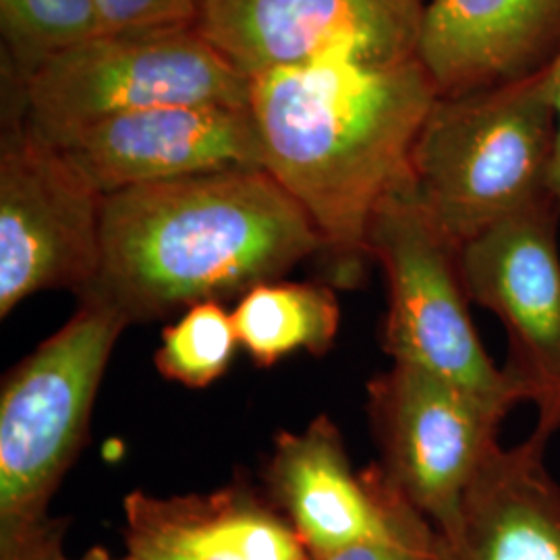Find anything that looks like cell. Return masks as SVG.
<instances>
[{
  "label": "cell",
  "instance_id": "cell-1",
  "mask_svg": "<svg viewBox=\"0 0 560 560\" xmlns=\"http://www.w3.org/2000/svg\"><path fill=\"white\" fill-rule=\"evenodd\" d=\"M439 92L420 59L318 60L249 80L264 168L314 222L337 287H358L378 208L407 189Z\"/></svg>",
  "mask_w": 560,
  "mask_h": 560
},
{
  "label": "cell",
  "instance_id": "cell-2",
  "mask_svg": "<svg viewBox=\"0 0 560 560\" xmlns=\"http://www.w3.org/2000/svg\"><path fill=\"white\" fill-rule=\"evenodd\" d=\"M322 254V240L264 168H235L104 196L101 261L80 301L161 320L243 298Z\"/></svg>",
  "mask_w": 560,
  "mask_h": 560
},
{
  "label": "cell",
  "instance_id": "cell-3",
  "mask_svg": "<svg viewBox=\"0 0 560 560\" xmlns=\"http://www.w3.org/2000/svg\"><path fill=\"white\" fill-rule=\"evenodd\" d=\"M557 152L555 65L523 80L439 96L413 148V196L463 247L490 226L557 198Z\"/></svg>",
  "mask_w": 560,
  "mask_h": 560
},
{
  "label": "cell",
  "instance_id": "cell-4",
  "mask_svg": "<svg viewBox=\"0 0 560 560\" xmlns=\"http://www.w3.org/2000/svg\"><path fill=\"white\" fill-rule=\"evenodd\" d=\"M4 104L57 145L115 115L166 104H249V81L196 25L102 32L48 60L23 85L2 78Z\"/></svg>",
  "mask_w": 560,
  "mask_h": 560
},
{
  "label": "cell",
  "instance_id": "cell-5",
  "mask_svg": "<svg viewBox=\"0 0 560 560\" xmlns=\"http://www.w3.org/2000/svg\"><path fill=\"white\" fill-rule=\"evenodd\" d=\"M129 324L80 301L65 326L7 372L0 388V541L48 517V504L88 439L104 372Z\"/></svg>",
  "mask_w": 560,
  "mask_h": 560
},
{
  "label": "cell",
  "instance_id": "cell-6",
  "mask_svg": "<svg viewBox=\"0 0 560 560\" xmlns=\"http://www.w3.org/2000/svg\"><path fill=\"white\" fill-rule=\"evenodd\" d=\"M411 185L382 203L368 231L388 293L382 347L393 363L441 376L509 416L520 400L471 320L460 247L430 221Z\"/></svg>",
  "mask_w": 560,
  "mask_h": 560
},
{
  "label": "cell",
  "instance_id": "cell-7",
  "mask_svg": "<svg viewBox=\"0 0 560 560\" xmlns=\"http://www.w3.org/2000/svg\"><path fill=\"white\" fill-rule=\"evenodd\" d=\"M0 138V316L42 291L80 298L101 261L104 196L15 110Z\"/></svg>",
  "mask_w": 560,
  "mask_h": 560
},
{
  "label": "cell",
  "instance_id": "cell-8",
  "mask_svg": "<svg viewBox=\"0 0 560 560\" xmlns=\"http://www.w3.org/2000/svg\"><path fill=\"white\" fill-rule=\"evenodd\" d=\"M560 203L541 201L460 247L469 300L506 332L502 374L536 409L534 441L560 432Z\"/></svg>",
  "mask_w": 560,
  "mask_h": 560
},
{
  "label": "cell",
  "instance_id": "cell-9",
  "mask_svg": "<svg viewBox=\"0 0 560 560\" xmlns=\"http://www.w3.org/2000/svg\"><path fill=\"white\" fill-rule=\"evenodd\" d=\"M368 413L386 480L434 532L448 529L501 444L506 413L453 382L399 363L368 384Z\"/></svg>",
  "mask_w": 560,
  "mask_h": 560
},
{
  "label": "cell",
  "instance_id": "cell-10",
  "mask_svg": "<svg viewBox=\"0 0 560 560\" xmlns=\"http://www.w3.org/2000/svg\"><path fill=\"white\" fill-rule=\"evenodd\" d=\"M423 0H203L196 30L245 80L326 59H418Z\"/></svg>",
  "mask_w": 560,
  "mask_h": 560
},
{
  "label": "cell",
  "instance_id": "cell-11",
  "mask_svg": "<svg viewBox=\"0 0 560 560\" xmlns=\"http://www.w3.org/2000/svg\"><path fill=\"white\" fill-rule=\"evenodd\" d=\"M55 148L102 196L208 173L264 168L249 104H166L115 115Z\"/></svg>",
  "mask_w": 560,
  "mask_h": 560
},
{
  "label": "cell",
  "instance_id": "cell-12",
  "mask_svg": "<svg viewBox=\"0 0 560 560\" xmlns=\"http://www.w3.org/2000/svg\"><path fill=\"white\" fill-rule=\"evenodd\" d=\"M270 502L310 557L386 536L405 499L381 465L353 471L337 423L318 416L301 432H280L266 465Z\"/></svg>",
  "mask_w": 560,
  "mask_h": 560
},
{
  "label": "cell",
  "instance_id": "cell-13",
  "mask_svg": "<svg viewBox=\"0 0 560 560\" xmlns=\"http://www.w3.org/2000/svg\"><path fill=\"white\" fill-rule=\"evenodd\" d=\"M560 55V0H425L418 59L439 96L523 80Z\"/></svg>",
  "mask_w": 560,
  "mask_h": 560
},
{
  "label": "cell",
  "instance_id": "cell-14",
  "mask_svg": "<svg viewBox=\"0 0 560 560\" xmlns=\"http://www.w3.org/2000/svg\"><path fill=\"white\" fill-rule=\"evenodd\" d=\"M122 538L136 560H310L272 502L235 481L210 494L122 499Z\"/></svg>",
  "mask_w": 560,
  "mask_h": 560
},
{
  "label": "cell",
  "instance_id": "cell-15",
  "mask_svg": "<svg viewBox=\"0 0 560 560\" xmlns=\"http://www.w3.org/2000/svg\"><path fill=\"white\" fill-rule=\"evenodd\" d=\"M546 446L529 436L492 451L457 521L436 532L434 560H560V483Z\"/></svg>",
  "mask_w": 560,
  "mask_h": 560
},
{
  "label": "cell",
  "instance_id": "cell-16",
  "mask_svg": "<svg viewBox=\"0 0 560 560\" xmlns=\"http://www.w3.org/2000/svg\"><path fill=\"white\" fill-rule=\"evenodd\" d=\"M233 322L243 351L272 368L298 351L324 355L339 335L340 305L330 284L272 280L240 298Z\"/></svg>",
  "mask_w": 560,
  "mask_h": 560
},
{
  "label": "cell",
  "instance_id": "cell-17",
  "mask_svg": "<svg viewBox=\"0 0 560 560\" xmlns=\"http://www.w3.org/2000/svg\"><path fill=\"white\" fill-rule=\"evenodd\" d=\"M104 30L96 0H0L2 78L25 83Z\"/></svg>",
  "mask_w": 560,
  "mask_h": 560
},
{
  "label": "cell",
  "instance_id": "cell-18",
  "mask_svg": "<svg viewBox=\"0 0 560 560\" xmlns=\"http://www.w3.org/2000/svg\"><path fill=\"white\" fill-rule=\"evenodd\" d=\"M237 347L233 312L208 301L189 307L179 320L164 328L154 363L166 381L208 388L226 374Z\"/></svg>",
  "mask_w": 560,
  "mask_h": 560
},
{
  "label": "cell",
  "instance_id": "cell-19",
  "mask_svg": "<svg viewBox=\"0 0 560 560\" xmlns=\"http://www.w3.org/2000/svg\"><path fill=\"white\" fill-rule=\"evenodd\" d=\"M434 544L436 532L432 523L405 502L386 536L358 541L310 560H434Z\"/></svg>",
  "mask_w": 560,
  "mask_h": 560
},
{
  "label": "cell",
  "instance_id": "cell-20",
  "mask_svg": "<svg viewBox=\"0 0 560 560\" xmlns=\"http://www.w3.org/2000/svg\"><path fill=\"white\" fill-rule=\"evenodd\" d=\"M203 0H96L106 32L196 25Z\"/></svg>",
  "mask_w": 560,
  "mask_h": 560
},
{
  "label": "cell",
  "instance_id": "cell-21",
  "mask_svg": "<svg viewBox=\"0 0 560 560\" xmlns=\"http://www.w3.org/2000/svg\"><path fill=\"white\" fill-rule=\"evenodd\" d=\"M65 520H46L20 538L0 541V560H136L133 557L113 559L104 548H90L81 559H69L62 541L67 532Z\"/></svg>",
  "mask_w": 560,
  "mask_h": 560
},
{
  "label": "cell",
  "instance_id": "cell-22",
  "mask_svg": "<svg viewBox=\"0 0 560 560\" xmlns=\"http://www.w3.org/2000/svg\"><path fill=\"white\" fill-rule=\"evenodd\" d=\"M555 102H557V117H559V152H557V164H555V177H552V191L560 201V55L555 60Z\"/></svg>",
  "mask_w": 560,
  "mask_h": 560
},
{
  "label": "cell",
  "instance_id": "cell-23",
  "mask_svg": "<svg viewBox=\"0 0 560 560\" xmlns=\"http://www.w3.org/2000/svg\"><path fill=\"white\" fill-rule=\"evenodd\" d=\"M423 2H425V0H423Z\"/></svg>",
  "mask_w": 560,
  "mask_h": 560
}]
</instances>
